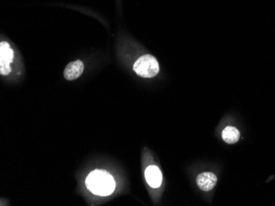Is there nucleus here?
<instances>
[{
  "instance_id": "3",
  "label": "nucleus",
  "mask_w": 275,
  "mask_h": 206,
  "mask_svg": "<svg viewBox=\"0 0 275 206\" xmlns=\"http://www.w3.org/2000/svg\"><path fill=\"white\" fill-rule=\"evenodd\" d=\"M14 60V51L9 43L2 42L0 44V74L3 76H8L11 72L10 64Z\"/></svg>"
},
{
  "instance_id": "6",
  "label": "nucleus",
  "mask_w": 275,
  "mask_h": 206,
  "mask_svg": "<svg viewBox=\"0 0 275 206\" xmlns=\"http://www.w3.org/2000/svg\"><path fill=\"white\" fill-rule=\"evenodd\" d=\"M145 179L151 188H158L163 182V175L159 167L151 165L145 170Z\"/></svg>"
},
{
  "instance_id": "2",
  "label": "nucleus",
  "mask_w": 275,
  "mask_h": 206,
  "mask_svg": "<svg viewBox=\"0 0 275 206\" xmlns=\"http://www.w3.org/2000/svg\"><path fill=\"white\" fill-rule=\"evenodd\" d=\"M133 71L142 78H154L159 72V62L153 55H143L134 62Z\"/></svg>"
},
{
  "instance_id": "5",
  "label": "nucleus",
  "mask_w": 275,
  "mask_h": 206,
  "mask_svg": "<svg viewBox=\"0 0 275 206\" xmlns=\"http://www.w3.org/2000/svg\"><path fill=\"white\" fill-rule=\"evenodd\" d=\"M84 64L81 60H76L67 65L64 69V78L68 80H74L78 79L83 74Z\"/></svg>"
},
{
  "instance_id": "4",
  "label": "nucleus",
  "mask_w": 275,
  "mask_h": 206,
  "mask_svg": "<svg viewBox=\"0 0 275 206\" xmlns=\"http://www.w3.org/2000/svg\"><path fill=\"white\" fill-rule=\"evenodd\" d=\"M217 181L218 178L215 174L210 172H202L198 175L196 178L198 186L200 188V190L204 192H209L213 189Z\"/></svg>"
},
{
  "instance_id": "1",
  "label": "nucleus",
  "mask_w": 275,
  "mask_h": 206,
  "mask_svg": "<svg viewBox=\"0 0 275 206\" xmlns=\"http://www.w3.org/2000/svg\"><path fill=\"white\" fill-rule=\"evenodd\" d=\"M85 184L91 192L101 196L110 195L115 188L113 176L105 170H95L90 172Z\"/></svg>"
},
{
  "instance_id": "7",
  "label": "nucleus",
  "mask_w": 275,
  "mask_h": 206,
  "mask_svg": "<svg viewBox=\"0 0 275 206\" xmlns=\"http://www.w3.org/2000/svg\"><path fill=\"white\" fill-rule=\"evenodd\" d=\"M222 138L227 144H235L239 140L240 132L235 126H228L222 130Z\"/></svg>"
}]
</instances>
